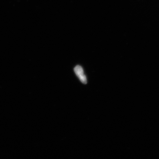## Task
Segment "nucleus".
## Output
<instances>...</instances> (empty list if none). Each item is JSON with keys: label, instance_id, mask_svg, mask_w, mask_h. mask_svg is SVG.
<instances>
[{"label": "nucleus", "instance_id": "f257e3e1", "mask_svg": "<svg viewBox=\"0 0 159 159\" xmlns=\"http://www.w3.org/2000/svg\"><path fill=\"white\" fill-rule=\"evenodd\" d=\"M74 71L75 75L83 84H86L87 79L84 75V70L80 66L77 65L75 67Z\"/></svg>", "mask_w": 159, "mask_h": 159}]
</instances>
